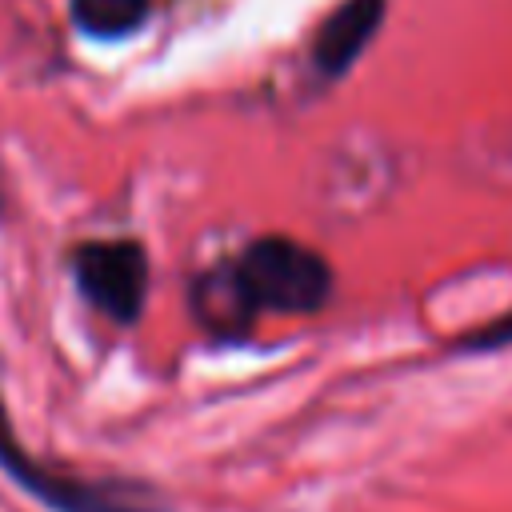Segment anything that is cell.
<instances>
[{
    "label": "cell",
    "instance_id": "cell-1",
    "mask_svg": "<svg viewBox=\"0 0 512 512\" xmlns=\"http://www.w3.org/2000/svg\"><path fill=\"white\" fill-rule=\"evenodd\" d=\"M332 272L312 248L264 236L248 244L232 264L208 268L192 284V316L220 340H240L260 312H316L328 300Z\"/></svg>",
    "mask_w": 512,
    "mask_h": 512
},
{
    "label": "cell",
    "instance_id": "cell-6",
    "mask_svg": "<svg viewBox=\"0 0 512 512\" xmlns=\"http://www.w3.org/2000/svg\"><path fill=\"white\" fill-rule=\"evenodd\" d=\"M500 344H512V320H500L496 328H488V332H476V336H468L460 348H500Z\"/></svg>",
    "mask_w": 512,
    "mask_h": 512
},
{
    "label": "cell",
    "instance_id": "cell-7",
    "mask_svg": "<svg viewBox=\"0 0 512 512\" xmlns=\"http://www.w3.org/2000/svg\"><path fill=\"white\" fill-rule=\"evenodd\" d=\"M0 216H4V196H0Z\"/></svg>",
    "mask_w": 512,
    "mask_h": 512
},
{
    "label": "cell",
    "instance_id": "cell-5",
    "mask_svg": "<svg viewBox=\"0 0 512 512\" xmlns=\"http://www.w3.org/2000/svg\"><path fill=\"white\" fill-rule=\"evenodd\" d=\"M152 0H72V24L92 40L132 36L148 20Z\"/></svg>",
    "mask_w": 512,
    "mask_h": 512
},
{
    "label": "cell",
    "instance_id": "cell-4",
    "mask_svg": "<svg viewBox=\"0 0 512 512\" xmlns=\"http://www.w3.org/2000/svg\"><path fill=\"white\" fill-rule=\"evenodd\" d=\"M380 16H384V0H348V4H340L316 36V68L328 72V76H340L364 52Z\"/></svg>",
    "mask_w": 512,
    "mask_h": 512
},
{
    "label": "cell",
    "instance_id": "cell-3",
    "mask_svg": "<svg viewBox=\"0 0 512 512\" xmlns=\"http://www.w3.org/2000/svg\"><path fill=\"white\" fill-rule=\"evenodd\" d=\"M80 296L116 324H136L148 296V256L136 240H84L68 256Z\"/></svg>",
    "mask_w": 512,
    "mask_h": 512
},
{
    "label": "cell",
    "instance_id": "cell-2",
    "mask_svg": "<svg viewBox=\"0 0 512 512\" xmlns=\"http://www.w3.org/2000/svg\"><path fill=\"white\" fill-rule=\"evenodd\" d=\"M0 472L28 492L36 504H44L48 512H168L160 492L140 484V480H124V476H80V472H64L52 468L44 460H36L0 400Z\"/></svg>",
    "mask_w": 512,
    "mask_h": 512
}]
</instances>
